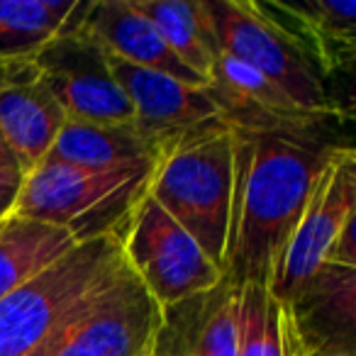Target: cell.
<instances>
[{
  "mask_svg": "<svg viewBox=\"0 0 356 356\" xmlns=\"http://www.w3.org/2000/svg\"><path fill=\"white\" fill-rule=\"evenodd\" d=\"M337 120L268 129L234 127V198L225 276L237 286H266L298 227L322 171L351 149L332 129Z\"/></svg>",
  "mask_w": 356,
  "mask_h": 356,
  "instance_id": "1",
  "label": "cell"
},
{
  "mask_svg": "<svg viewBox=\"0 0 356 356\" xmlns=\"http://www.w3.org/2000/svg\"><path fill=\"white\" fill-rule=\"evenodd\" d=\"M149 195L225 271L234 198L232 124L218 115L168 144L154 166Z\"/></svg>",
  "mask_w": 356,
  "mask_h": 356,
  "instance_id": "2",
  "label": "cell"
},
{
  "mask_svg": "<svg viewBox=\"0 0 356 356\" xmlns=\"http://www.w3.org/2000/svg\"><path fill=\"white\" fill-rule=\"evenodd\" d=\"M154 166L88 171L44 159L25 176L13 215L64 229L76 244L120 234L134 208L147 198Z\"/></svg>",
  "mask_w": 356,
  "mask_h": 356,
  "instance_id": "3",
  "label": "cell"
},
{
  "mask_svg": "<svg viewBox=\"0 0 356 356\" xmlns=\"http://www.w3.org/2000/svg\"><path fill=\"white\" fill-rule=\"evenodd\" d=\"M127 268L120 234L79 244L0 300V356H32L90 296Z\"/></svg>",
  "mask_w": 356,
  "mask_h": 356,
  "instance_id": "4",
  "label": "cell"
},
{
  "mask_svg": "<svg viewBox=\"0 0 356 356\" xmlns=\"http://www.w3.org/2000/svg\"><path fill=\"white\" fill-rule=\"evenodd\" d=\"M129 271L161 310L215 288L225 271L152 195L134 208L120 232Z\"/></svg>",
  "mask_w": 356,
  "mask_h": 356,
  "instance_id": "5",
  "label": "cell"
},
{
  "mask_svg": "<svg viewBox=\"0 0 356 356\" xmlns=\"http://www.w3.org/2000/svg\"><path fill=\"white\" fill-rule=\"evenodd\" d=\"M161 320L163 310L127 266L32 356H152Z\"/></svg>",
  "mask_w": 356,
  "mask_h": 356,
  "instance_id": "6",
  "label": "cell"
},
{
  "mask_svg": "<svg viewBox=\"0 0 356 356\" xmlns=\"http://www.w3.org/2000/svg\"><path fill=\"white\" fill-rule=\"evenodd\" d=\"M218 51L247 61L281 86L310 115H330L322 98V71L307 51L252 0H205ZM332 118V115H330Z\"/></svg>",
  "mask_w": 356,
  "mask_h": 356,
  "instance_id": "7",
  "label": "cell"
},
{
  "mask_svg": "<svg viewBox=\"0 0 356 356\" xmlns=\"http://www.w3.org/2000/svg\"><path fill=\"white\" fill-rule=\"evenodd\" d=\"M66 120L93 124L134 122V110L115 81L110 56L83 30L64 32L32 59Z\"/></svg>",
  "mask_w": 356,
  "mask_h": 356,
  "instance_id": "8",
  "label": "cell"
},
{
  "mask_svg": "<svg viewBox=\"0 0 356 356\" xmlns=\"http://www.w3.org/2000/svg\"><path fill=\"white\" fill-rule=\"evenodd\" d=\"M351 149H341L322 171L300 222L278 257L268 293L283 305L327 261L356 210V156Z\"/></svg>",
  "mask_w": 356,
  "mask_h": 356,
  "instance_id": "9",
  "label": "cell"
},
{
  "mask_svg": "<svg viewBox=\"0 0 356 356\" xmlns=\"http://www.w3.org/2000/svg\"><path fill=\"white\" fill-rule=\"evenodd\" d=\"M110 69L132 103L134 127L161 152L198 124L222 115L218 95L210 86L184 83L159 71L124 64L115 56H110Z\"/></svg>",
  "mask_w": 356,
  "mask_h": 356,
  "instance_id": "10",
  "label": "cell"
},
{
  "mask_svg": "<svg viewBox=\"0 0 356 356\" xmlns=\"http://www.w3.org/2000/svg\"><path fill=\"white\" fill-rule=\"evenodd\" d=\"M283 307L305 354L356 356V268L325 261Z\"/></svg>",
  "mask_w": 356,
  "mask_h": 356,
  "instance_id": "11",
  "label": "cell"
},
{
  "mask_svg": "<svg viewBox=\"0 0 356 356\" xmlns=\"http://www.w3.org/2000/svg\"><path fill=\"white\" fill-rule=\"evenodd\" d=\"M242 286L227 276L215 288L163 310L152 356H239Z\"/></svg>",
  "mask_w": 356,
  "mask_h": 356,
  "instance_id": "12",
  "label": "cell"
},
{
  "mask_svg": "<svg viewBox=\"0 0 356 356\" xmlns=\"http://www.w3.org/2000/svg\"><path fill=\"white\" fill-rule=\"evenodd\" d=\"M64 124V108L32 61L0 64V134L20 159L25 176L49 156Z\"/></svg>",
  "mask_w": 356,
  "mask_h": 356,
  "instance_id": "13",
  "label": "cell"
},
{
  "mask_svg": "<svg viewBox=\"0 0 356 356\" xmlns=\"http://www.w3.org/2000/svg\"><path fill=\"white\" fill-rule=\"evenodd\" d=\"M81 30L93 37L110 56L147 71L173 76L191 86H210L203 76L178 59L134 0H98L90 3Z\"/></svg>",
  "mask_w": 356,
  "mask_h": 356,
  "instance_id": "14",
  "label": "cell"
},
{
  "mask_svg": "<svg viewBox=\"0 0 356 356\" xmlns=\"http://www.w3.org/2000/svg\"><path fill=\"white\" fill-rule=\"evenodd\" d=\"M307 51L322 76L356 64V0L259 3Z\"/></svg>",
  "mask_w": 356,
  "mask_h": 356,
  "instance_id": "15",
  "label": "cell"
},
{
  "mask_svg": "<svg viewBox=\"0 0 356 356\" xmlns=\"http://www.w3.org/2000/svg\"><path fill=\"white\" fill-rule=\"evenodd\" d=\"M159 156L161 149L144 137L134 122L93 124L66 120L47 159L88 171H115L139 163H156Z\"/></svg>",
  "mask_w": 356,
  "mask_h": 356,
  "instance_id": "16",
  "label": "cell"
},
{
  "mask_svg": "<svg viewBox=\"0 0 356 356\" xmlns=\"http://www.w3.org/2000/svg\"><path fill=\"white\" fill-rule=\"evenodd\" d=\"M76 247L69 232L51 225L17 215L0 220V300Z\"/></svg>",
  "mask_w": 356,
  "mask_h": 356,
  "instance_id": "17",
  "label": "cell"
},
{
  "mask_svg": "<svg viewBox=\"0 0 356 356\" xmlns=\"http://www.w3.org/2000/svg\"><path fill=\"white\" fill-rule=\"evenodd\" d=\"M142 15L149 17L168 49L191 71L210 81L218 51L205 0H134Z\"/></svg>",
  "mask_w": 356,
  "mask_h": 356,
  "instance_id": "18",
  "label": "cell"
},
{
  "mask_svg": "<svg viewBox=\"0 0 356 356\" xmlns=\"http://www.w3.org/2000/svg\"><path fill=\"white\" fill-rule=\"evenodd\" d=\"M79 0H0V64L32 61L66 32Z\"/></svg>",
  "mask_w": 356,
  "mask_h": 356,
  "instance_id": "19",
  "label": "cell"
},
{
  "mask_svg": "<svg viewBox=\"0 0 356 356\" xmlns=\"http://www.w3.org/2000/svg\"><path fill=\"white\" fill-rule=\"evenodd\" d=\"M210 86L220 90L227 98L237 100V103L247 105V108H257L261 113H268L273 118L283 120V122H312V120H334L330 115H310L300 110L293 98L273 83L268 76H264L259 69L249 66L247 61L237 59L220 51L215 56L213 74H210Z\"/></svg>",
  "mask_w": 356,
  "mask_h": 356,
  "instance_id": "20",
  "label": "cell"
},
{
  "mask_svg": "<svg viewBox=\"0 0 356 356\" xmlns=\"http://www.w3.org/2000/svg\"><path fill=\"white\" fill-rule=\"evenodd\" d=\"M322 98L332 118L356 124V64L322 76Z\"/></svg>",
  "mask_w": 356,
  "mask_h": 356,
  "instance_id": "21",
  "label": "cell"
},
{
  "mask_svg": "<svg viewBox=\"0 0 356 356\" xmlns=\"http://www.w3.org/2000/svg\"><path fill=\"white\" fill-rule=\"evenodd\" d=\"M327 261L339 264V266L356 268V210L351 213L349 222H346L344 229H341L339 239H337V244L332 247Z\"/></svg>",
  "mask_w": 356,
  "mask_h": 356,
  "instance_id": "22",
  "label": "cell"
},
{
  "mask_svg": "<svg viewBox=\"0 0 356 356\" xmlns=\"http://www.w3.org/2000/svg\"><path fill=\"white\" fill-rule=\"evenodd\" d=\"M22 184H25V178L0 176V220H6L8 215H13V208L17 203Z\"/></svg>",
  "mask_w": 356,
  "mask_h": 356,
  "instance_id": "23",
  "label": "cell"
},
{
  "mask_svg": "<svg viewBox=\"0 0 356 356\" xmlns=\"http://www.w3.org/2000/svg\"><path fill=\"white\" fill-rule=\"evenodd\" d=\"M0 176L25 178V171H22V166H20V159L15 156V152L10 149V144L6 142L3 134H0Z\"/></svg>",
  "mask_w": 356,
  "mask_h": 356,
  "instance_id": "24",
  "label": "cell"
},
{
  "mask_svg": "<svg viewBox=\"0 0 356 356\" xmlns=\"http://www.w3.org/2000/svg\"><path fill=\"white\" fill-rule=\"evenodd\" d=\"M302 356H317V354H302Z\"/></svg>",
  "mask_w": 356,
  "mask_h": 356,
  "instance_id": "25",
  "label": "cell"
},
{
  "mask_svg": "<svg viewBox=\"0 0 356 356\" xmlns=\"http://www.w3.org/2000/svg\"><path fill=\"white\" fill-rule=\"evenodd\" d=\"M351 152H354V156H356V147H354V149H351Z\"/></svg>",
  "mask_w": 356,
  "mask_h": 356,
  "instance_id": "26",
  "label": "cell"
}]
</instances>
